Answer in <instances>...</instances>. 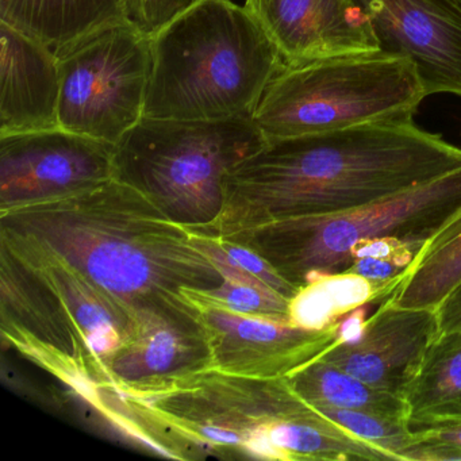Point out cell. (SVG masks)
Masks as SVG:
<instances>
[{
  "instance_id": "1",
  "label": "cell",
  "mask_w": 461,
  "mask_h": 461,
  "mask_svg": "<svg viewBox=\"0 0 461 461\" xmlns=\"http://www.w3.org/2000/svg\"><path fill=\"white\" fill-rule=\"evenodd\" d=\"M460 167L461 148L414 122L277 140L226 176L217 220L191 230L228 237L272 221L333 214Z\"/></svg>"
},
{
  "instance_id": "2",
  "label": "cell",
  "mask_w": 461,
  "mask_h": 461,
  "mask_svg": "<svg viewBox=\"0 0 461 461\" xmlns=\"http://www.w3.org/2000/svg\"><path fill=\"white\" fill-rule=\"evenodd\" d=\"M0 229L58 253L131 309L187 304L185 291L214 290L222 283L190 229L117 179L0 212Z\"/></svg>"
},
{
  "instance_id": "3",
  "label": "cell",
  "mask_w": 461,
  "mask_h": 461,
  "mask_svg": "<svg viewBox=\"0 0 461 461\" xmlns=\"http://www.w3.org/2000/svg\"><path fill=\"white\" fill-rule=\"evenodd\" d=\"M133 310L58 253L0 229V334L5 345L88 401L106 387L107 363Z\"/></svg>"
},
{
  "instance_id": "4",
  "label": "cell",
  "mask_w": 461,
  "mask_h": 461,
  "mask_svg": "<svg viewBox=\"0 0 461 461\" xmlns=\"http://www.w3.org/2000/svg\"><path fill=\"white\" fill-rule=\"evenodd\" d=\"M283 66L276 45L247 7L204 0L153 37L144 117L252 118Z\"/></svg>"
},
{
  "instance_id": "5",
  "label": "cell",
  "mask_w": 461,
  "mask_h": 461,
  "mask_svg": "<svg viewBox=\"0 0 461 461\" xmlns=\"http://www.w3.org/2000/svg\"><path fill=\"white\" fill-rule=\"evenodd\" d=\"M428 96L411 59L382 50L285 64L252 115L267 142L412 122Z\"/></svg>"
},
{
  "instance_id": "6",
  "label": "cell",
  "mask_w": 461,
  "mask_h": 461,
  "mask_svg": "<svg viewBox=\"0 0 461 461\" xmlns=\"http://www.w3.org/2000/svg\"><path fill=\"white\" fill-rule=\"evenodd\" d=\"M461 210V167L363 206L333 214L272 221L222 239L266 258L296 288L321 275L348 271L356 248L398 240L422 248Z\"/></svg>"
},
{
  "instance_id": "7",
  "label": "cell",
  "mask_w": 461,
  "mask_h": 461,
  "mask_svg": "<svg viewBox=\"0 0 461 461\" xmlns=\"http://www.w3.org/2000/svg\"><path fill=\"white\" fill-rule=\"evenodd\" d=\"M266 144L252 118L144 117L115 145L114 179L144 194L175 222L206 228L222 210L226 176Z\"/></svg>"
},
{
  "instance_id": "8",
  "label": "cell",
  "mask_w": 461,
  "mask_h": 461,
  "mask_svg": "<svg viewBox=\"0 0 461 461\" xmlns=\"http://www.w3.org/2000/svg\"><path fill=\"white\" fill-rule=\"evenodd\" d=\"M58 56L59 126L117 145L144 118L152 39L123 20L94 32Z\"/></svg>"
},
{
  "instance_id": "9",
  "label": "cell",
  "mask_w": 461,
  "mask_h": 461,
  "mask_svg": "<svg viewBox=\"0 0 461 461\" xmlns=\"http://www.w3.org/2000/svg\"><path fill=\"white\" fill-rule=\"evenodd\" d=\"M203 329L212 369L256 379L288 377L320 357L341 339V323L323 330L288 320L231 312L212 303L196 290L185 293Z\"/></svg>"
},
{
  "instance_id": "10",
  "label": "cell",
  "mask_w": 461,
  "mask_h": 461,
  "mask_svg": "<svg viewBox=\"0 0 461 461\" xmlns=\"http://www.w3.org/2000/svg\"><path fill=\"white\" fill-rule=\"evenodd\" d=\"M115 145L66 129L0 136V212L114 179Z\"/></svg>"
},
{
  "instance_id": "11",
  "label": "cell",
  "mask_w": 461,
  "mask_h": 461,
  "mask_svg": "<svg viewBox=\"0 0 461 461\" xmlns=\"http://www.w3.org/2000/svg\"><path fill=\"white\" fill-rule=\"evenodd\" d=\"M207 369H212V352L190 303L136 307L128 337L109 358L101 390L148 395Z\"/></svg>"
},
{
  "instance_id": "12",
  "label": "cell",
  "mask_w": 461,
  "mask_h": 461,
  "mask_svg": "<svg viewBox=\"0 0 461 461\" xmlns=\"http://www.w3.org/2000/svg\"><path fill=\"white\" fill-rule=\"evenodd\" d=\"M438 334L437 310L401 307L391 295L357 333H342L320 358L403 398Z\"/></svg>"
},
{
  "instance_id": "13",
  "label": "cell",
  "mask_w": 461,
  "mask_h": 461,
  "mask_svg": "<svg viewBox=\"0 0 461 461\" xmlns=\"http://www.w3.org/2000/svg\"><path fill=\"white\" fill-rule=\"evenodd\" d=\"M379 48L417 66L429 95L461 96V7L455 0H352Z\"/></svg>"
},
{
  "instance_id": "14",
  "label": "cell",
  "mask_w": 461,
  "mask_h": 461,
  "mask_svg": "<svg viewBox=\"0 0 461 461\" xmlns=\"http://www.w3.org/2000/svg\"><path fill=\"white\" fill-rule=\"evenodd\" d=\"M285 64L380 50L366 13L352 0H245Z\"/></svg>"
},
{
  "instance_id": "15",
  "label": "cell",
  "mask_w": 461,
  "mask_h": 461,
  "mask_svg": "<svg viewBox=\"0 0 461 461\" xmlns=\"http://www.w3.org/2000/svg\"><path fill=\"white\" fill-rule=\"evenodd\" d=\"M0 36V136L60 128L58 53L5 23Z\"/></svg>"
},
{
  "instance_id": "16",
  "label": "cell",
  "mask_w": 461,
  "mask_h": 461,
  "mask_svg": "<svg viewBox=\"0 0 461 461\" xmlns=\"http://www.w3.org/2000/svg\"><path fill=\"white\" fill-rule=\"evenodd\" d=\"M123 20V0H0V23L56 53Z\"/></svg>"
},
{
  "instance_id": "17",
  "label": "cell",
  "mask_w": 461,
  "mask_h": 461,
  "mask_svg": "<svg viewBox=\"0 0 461 461\" xmlns=\"http://www.w3.org/2000/svg\"><path fill=\"white\" fill-rule=\"evenodd\" d=\"M403 279L404 275L393 280H372L350 271L321 275L290 299L288 318L293 325L323 330L356 310L385 301Z\"/></svg>"
},
{
  "instance_id": "18",
  "label": "cell",
  "mask_w": 461,
  "mask_h": 461,
  "mask_svg": "<svg viewBox=\"0 0 461 461\" xmlns=\"http://www.w3.org/2000/svg\"><path fill=\"white\" fill-rule=\"evenodd\" d=\"M403 398L410 428L461 420V330L438 334Z\"/></svg>"
},
{
  "instance_id": "19",
  "label": "cell",
  "mask_w": 461,
  "mask_h": 461,
  "mask_svg": "<svg viewBox=\"0 0 461 461\" xmlns=\"http://www.w3.org/2000/svg\"><path fill=\"white\" fill-rule=\"evenodd\" d=\"M460 285L461 210L418 250L393 298L407 309L437 310Z\"/></svg>"
},
{
  "instance_id": "20",
  "label": "cell",
  "mask_w": 461,
  "mask_h": 461,
  "mask_svg": "<svg viewBox=\"0 0 461 461\" xmlns=\"http://www.w3.org/2000/svg\"><path fill=\"white\" fill-rule=\"evenodd\" d=\"M288 382L312 406L372 412L407 422L404 398L377 390L322 358H315L288 376Z\"/></svg>"
},
{
  "instance_id": "21",
  "label": "cell",
  "mask_w": 461,
  "mask_h": 461,
  "mask_svg": "<svg viewBox=\"0 0 461 461\" xmlns=\"http://www.w3.org/2000/svg\"><path fill=\"white\" fill-rule=\"evenodd\" d=\"M209 258L222 275V283L214 290H196L204 299L240 314L290 321V299L222 258Z\"/></svg>"
},
{
  "instance_id": "22",
  "label": "cell",
  "mask_w": 461,
  "mask_h": 461,
  "mask_svg": "<svg viewBox=\"0 0 461 461\" xmlns=\"http://www.w3.org/2000/svg\"><path fill=\"white\" fill-rule=\"evenodd\" d=\"M315 409L339 428L355 434L358 438L390 456L391 460L406 461L410 450L417 444V433L404 420L356 410L331 407Z\"/></svg>"
},
{
  "instance_id": "23",
  "label": "cell",
  "mask_w": 461,
  "mask_h": 461,
  "mask_svg": "<svg viewBox=\"0 0 461 461\" xmlns=\"http://www.w3.org/2000/svg\"><path fill=\"white\" fill-rule=\"evenodd\" d=\"M204 0H123V17L134 29L153 39Z\"/></svg>"
},
{
  "instance_id": "24",
  "label": "cell",
  "mask_w": 461,
  "mask_h": 461,
  "mask_svg": "<svg viewBox=\"0 0 461 461\" xmlns=\"http://www.w3.org/2000/svg\"><path fill=\"white\" fill-rule=\"evenodd\" d=\"M414 430L420 441L418 461L461 460V420L430 423Z\"/></svg>"
},
{
  "instance_id": "25",
  "label": "cell",
  "mask_w": 461,
  "mask_h": 461,
  "mask_svg": "<svg viewBox=\"0 0 461 461\" xmlns=\"http://www.w3.org/2000/svg\"><path fill=\"white\" fill-rule=\"evenodd\" d=\"M439 333L461 330V285L437 309Z\"/></svg>"
},
{
  "instance_id": "26",
  "label": "cell",
  "mask_w": 461,
  "mask_h": 461,
  "mask_svg": "<svg viewBox=\"0 0 461 461\" xmlns=\"http://www.w3.org/2000/svg\"><path fill=\"white\" fill-rule=\"evenodd\" d=\"M455 2H456V4H457V5H458V6H460V7H461V0H455Z\"/></svg>"
}]
</instances>
